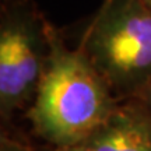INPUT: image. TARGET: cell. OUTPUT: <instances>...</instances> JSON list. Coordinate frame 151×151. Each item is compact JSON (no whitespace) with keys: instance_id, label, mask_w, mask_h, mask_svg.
I'll list each match as a JSON object with an SVG mask.
<instances>
[{"instance_id":"7","label":"cell","mask_w":151,"mask_h":151,"mask_svg":"<svg viewBox=\"0 0 151 151\" xmlns=\"http://www.w3.org/2000/svg\"><path fill=\"white\" fill-rule=\"evenodd\" d=\"M48 151H95L92 147H90L86 143H77L73 146H66V147H50Z\"/></svg>"},{"instance_id":"8","label":"cell","mask_w":151,"mask_h":151,"mask_svg":"<svg viewBox=\"0 0 151 151\" xmlns=\"http://www.w3.org/2000/svg\"><path fill=\"white\" fill-rule=\"evenodd\" d=\"M1 1V7H7V6L16 4V3H20V1H24V0H0Z\"/></svg>"},{"instance_id":"2","label":"cell","mask_w":151,"mask_h":151,"mask_svg":"<svg viewBox=\"0 0 151 151\" xmlns=\"http://www.w3.org/2000/svg\"><path fill=\"white\" fill-rule=\"evenodd\" d=\"M78 49L119 102L133 99L151 80V6L104 0Z\"/></svg>"},{"instance_id":"4","label":"cell","mask_w":151,"mask_h":151,"mask_svg":"<svg viewBox=\"0 0 151 151\" xmlns=\"http://www.w3.org/2000/svg\"><path fill=\"white\" fill-rule=\"evenodd\" d=\"M95 151H151V115L133 99L120 101L84 141Z\"/></svg>"},{"instance_id":"9","label":"cell","mask_w":151,"mask_h":151,"mask_svg":"<svg viewBox=\"0 0 151 151\" xmlns=\"http://www.w3.org/2000/svg\"><path fill=\"white\" fill-rule=\"evenodd\" d=\"M140 1H143V3H146V4L151 6V0H140Z\"/></svg>"},{"instance_id":"5","label":"cell","mask_w":151,"mask_h":151,"mask_svg":"<svg viewBox=\"0 0 151 151\" xmlns=\"http://www.w3.org/2000/svg\"><path fill=\"white\" fill-rule=\"evenodd\" d=\"M0 151H34L28 146L20 143L18 140H13L7 136L1 134L0 137Z\"/></svg>"},{"instance_id":"3","label":"cell","mask_w":151,"mask_h":151,"mask_svg":"<svg viewBox=\"0 0 151 151\" xmlns=\"http://www.w3.org/2000/svg\"><path fill=\"white\" fill-rule=\"evenodd\" d=\"M49 22L31 0L1 7L0 115L9 120L37 94L49 53Z\"/></svg>"},{"instance_id":"6","label":"cell","mask_w":151,"mask_h":151,"mask_svg":"<svg viewBox=\"0 0 151 151\" xmlns=\"http://www.w3.org/2000/svg\"><path fill=\"white\" fill-rule=\"evenodd\" d=\"M133 101L139 102L141 106L151 115V80H150V83L133 98Z\"/></svg>"},{"instance_id":"1","label":"cell","mask_w":151,"mask_h":151,"mask_svg":"<svg viewBox=\"0 0 151 151\" xmlns=\"http://www.w3.org/2000/svg\"><path fill=\"white\" fill-rule=\"evenodd\" d=\"M48 41V59L28 118L50 147L73 146L91 136L119 101L84 53L67 48L50 22Z\"/></svg>"}]
</instances>
